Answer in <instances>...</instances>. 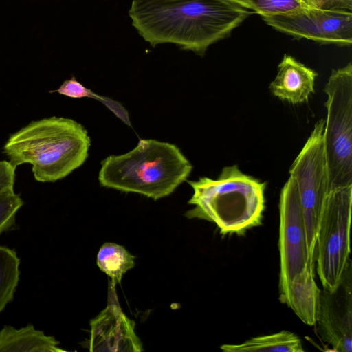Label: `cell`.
Listing matches in <instances>:
<instances>
[{"label":"cell","mask_w":352,"mask_h":352,"mask_svg":"<svg viewBox=\"0 0 352 352\" xmlns=\"http://www.w3.org/2000/svg\"><path fill=\"white\" fill-rule=\"evenodd\" d=\"M254 12L230 0H133L132 25L151 46L172 43L203 55Z\"/></svg>","instance_id":"obj_1"},{"label":"cell","mask_w":352,"mask_h":352,"mask_svg":"<svg viewBox=\"0 0 352 352\" xmlns=\"http://www.w3.org/2000/svg\"><path fill=\"white\" fill-rule=\"evenodd\" d=\"M90 138L76 121L52 116L32 121L10 135L3 153L14 167L30 164L40 182L62 179L87 160Z\"/></svg>","instance_id":"obj_2"},{"label":"cell","mask_w":352,"mask_h":352,"mask_svg":"<svg viewBox=\"0 0 352 352\" xmlns=\"http://www.w3.org/2000/svg\"><path fill=\"white\" fill-rule=\"evenodd\" d=\"M280 300L306 324L316 320L320 289L315 280V257L309 252L296 184L289 177L279 201Z\"/></svg>","instance_id":"obj_3"},{"label":"cell","mask_w":352,"mask_h":352,"mask_svg":"<svg viewBox=\"0 0 352 352\" xmlns=\"http://www.w3.org/2000/svg\"><path fill=\"white\" fill-rule=\"evenodd\" d=\"M192 169L190 162L175 144L141 139L129 152L105 158L98 180L103 187L157 200L173 192Z\"/></svg>","instance_id":"obj_4"},{"label":"cell","mask_w":352,"mask_h":352,"mask_svg":"<svg viewBox=\"0 0 352 352\" xmlns=\"http://www.w3.org/2000/svg\"><path fill=\"white\" fill-rule=\"evenodd\" d=\"M188 183L193 189L188 204L195 207L186 212L187 218L212 222L222 235H241L261 224L266 184L237 165L224 167L215 179L204 177Z\"/></svg>","instance_id":"obj_5"},{"label":"cell","mask_w":352,"mask_h":352,"mask_svg":"<svg viewBox=\"0 0 352 352\" xmlns=\"http://www.w3.org/2000/svg\"><path fill=\"white\" fill-rule=\"evenodd\" d=\"M324 91L323 144L330 191L352 186V63L333 69Z\"/></svg>","instance_id":"obj_6"},{"label":"cell","mask_w":352,"mask_h":352,"mask_svg":"<svg viewBox=\"0 0 352 352\" xmlns=\"http://www.w3.org/2000/svg\"><path fill=\"white\" fill-rule=\"evenodd\" d=\"M352 186L331 190L320 218L315 249L316 272L324 290L340 284L350 258Z\"/></svg>","instance_id":"obj_7"},{"label":"cell","mask_w":352,"mask_h":352,"mask_svg":"<svg viewBox=\"0 0 352 352\" xmlns=\"http://www.w3.org/2000/svg\"><path fill=\"white\" fill-rule=\"evenodd\" d=\"M324 120H318L289 169L303 213L309 252L315 257L318 226L330 192L323 144Z\"/></svg>","instance_id":"obj_8"},{"label":"cell","mask_w":352,"mask_h":352,"mask_svg":"<svg viewBox=\"0 0 352 352\" xmlns=\"http://www.w3.org/2000/svg\"><path fill=\"white\" fill-rule=\"evenodd\" d=\"M262 19L274 29L298 39L339 46L352 44L351 11L311 8L295 14Z\"/></svg>","instance_id":"obj_9"},{"label":"cell","mask_w":352,"mask_h":352,"mask_svg":"<svg viewBox=\"0 0 352 352\" xmlns=\"http://www.w3.org/2000/svg\"><path fill=\"white\" fill-rule=\"evenodd\" d=\"M314 325L333 351H352V263L335 290L320 289Z\"/></svg>","instance_id":"obj_10"},{"label":"cell","mask_w":352,"mask_h":352,"mask_svg":"<svg viewBox=\"0 0 352 352\" xmlns=\"http://www.w3.org/2000/svg\"><path fill=\"white\" fill-rule=\"evenodd\" d=\"M109 285L108 305L91 321L89 347L91 351H142V344L136 336L135 322L122 311L118 302L115 285Z\"/></svg>","instance_id":"obj_11"},{"label":"cell","mask_w":352,"mask_h":352,"mask_svg":"<svg viewBox=\"0 0 352 352\" xmlns=\"http://www.w3.org/2000/svg\"><path fill=\"white\" fill-rule=\"evenodd\" d=\"M317 75L314 70L285 54L270 89L274 96L282 100L293 104L303 103L314 92Z\"/></svg>","instance_id":"obj_12"},{"label":"cell","mask_w":352,"mask_h":352,"mask_svg":"<svg viewBox=\"0 0 352 352\" xmlns=\"http://www.w3.org/2000/svg\"><path fill=\"white\" fill-rule=\"evenodd\" d=\"M60 342L30 324L16 329L4 325L0 330V351L63 352Z\"/></svg>","instance_id":"obj_13"},{"label":"cell","mask_w":352,"mask_h":352,"mask_svg":"<svg viewBox=\"0 0 352 352\" xmlns=\"http://www.w3.org/2000/svg\"><path fill=\"white\" fill-rule=\"evenodd\" d=\"M220 349L225 352L304 351L300 338L286 330L270 335L253 337L239 344H223L220 346Z\"/></svg>","instance_id":"obj_14"},{"label":"cell","mask_w":352,"mask_h":352,"mask_svg":"<svg viewBox=\"0 0 352 352\" xmlns=\"http://www.w3.org/2000/svg\"><path fill=\"white\" fill-rule=\"evenodd\" d=\"M134 258L123 246L107 242L98 251L97 265L117 284L120 283L125 272L134 267Z\"/></svg>","instance_id":"obj_15"},{"label":"cell","mask_w":352,"mask_h":352,"mask_svg":"<svg viewBox=\"0 0 352 352\" xmlns=\"http://www.w3.org/2000/svg\"><path fill=\"white\" fill-rule=\"evenodd\" d=\"M19 266L16 252L0 245V314L14 298L19 281Z\"/></svg>","instance_id":"obj_16"},{"label":"cell","mask_w":352,"mask_h":352,"mask_svg":"<svg viewBox=\"0 0 352 352\" xmlns=\"http://www.w3.org/2000/svg\"><path fill=\"white\" fill-rule=\"evenodd\" d=\"M54 92L73 98L89 97L98 100L125 124L131 126L128 111L120 102L94 93L79 82L74 76L64 81L58 89L50 91V93Z\"/></svg>","instance_id":"obj_17"},{"label":"cell","mask_w":352,"mask_h":352,"mask_svg":"<svg viewBox=\"0 0 352 352\" xmlns=\"http://www.w3.org/2000/svg\"><path fill=\"white\" fill-rule=\"evenodd\" d=\"M252 10L261 17L290 14L312 8L309 0H250Z\"/></svg>","instance_id":"obj_18"},{"label":"cell","mask_w":352,"mask_h":352,"mask_svg":"<svg viewBox=\"0 0 352 352\" xmlns=\"http://www.w3.org/2000/svg\"><path fill=\"white\" fill-rule=\"evenodd\" d=\"M23 201L14 190L0 194V235L15 225L16 215Z\"/></svg>","instance_id":"obj_19"},{"label":"cell","mask_w":352,"mask_h":352,"mask_svg":"<svg viewBox=\"0 0 352 352\" xmlns=\"http://www.w3.org/2000/svg\"><path fill=\"white\" fill-rule=\"evenodd\" d=\"M15 170L9 161H0V194L14 190Z\"/></svg>","instance_id":"obj_20"},{"label":"cell","mask_w":352,"mask_h":352,"mask_svg":"<svg viewBox=\"0 0 352 352\" xmlns=\"http://www.w3.org/2000/svg\"><path fill=\"white\" fill-rule=\"evenodd\" d=\"M309 2L315 8L352 11V0H309Z\"/></svg>","instance_id":"obj_21"},{"label":"cell","mask_w":352,"mask_h":352,"mask_svg":"<svg viewBox=\"0 0 352 352\" xmlns=\"http://www.w3.org/2000/svg\"><path fill=\"white\" fill-rule=\"evenodd\" d=\"M230 1L234 2V3L239 4L248 10H252V6H251L250 0H230Z\"/></svg>","instance_id":"obj_22"}]
</instances>
